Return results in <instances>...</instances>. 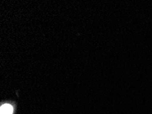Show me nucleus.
I'll use <instances>...</instances> for the list:
<instances>
[{"label": "nucleus", "instance_id": "1", "mask_svg": "<svg viewBox=\"0 0 152 114\" xmlns=\"http://www.w3.org/2000/svg\"><path fill=\"white\" fill-rule=\"evenodd\" d=\"M12 106L9 104H4L0 108V114H12Z\"/></svg>", "mask_w": 152, "mask_h": 114}]
</instances>
